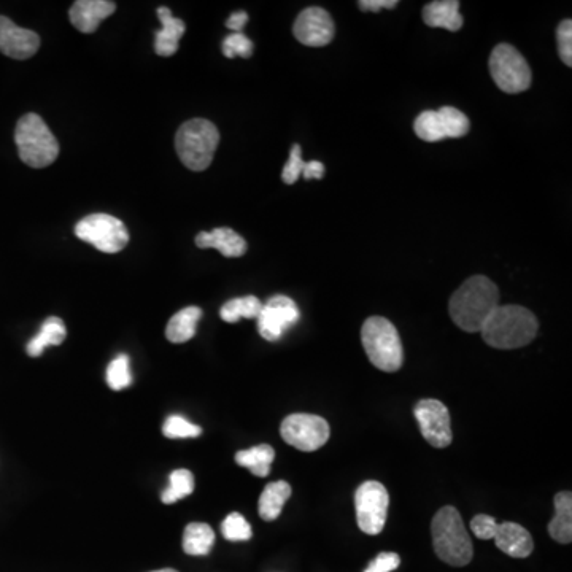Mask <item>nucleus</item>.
Listing matches in <instances>:
<instances>
[{
	"label": "nucleus",
	"instance_id": "nucleus-1",
	"mask_svg": "<svg viewBox=\"0 0 572 572\" xmlns=\"http://www.w3.org/2000/svg\"><path fill=\"white\" fill-rule=\"evenodd\" d=\"M499 306V290L484 275H474L452 294L449 314L453 323L466 333H480L491 312Z\"/></svg>",
	"mask_w": 572,
	"mask_h": 572
},
{
	"label": "nucleus",
	"instance_id": "nucleus-2",
	"mask_svg": "<svg viewBox=\"0 0 572 572\" xmlns=\"http://www.w3.org/2000/svg\"><path fill=\"white\" fill-rule=\"evenodd\" d=\"M538 318L522 306H501L499 304L480 329L490 347L498 350H515L526 347L538 336Z\"/></svg>",
	"mask_w": 572,
	"mask_h": 572
},
{
	"label": "nucleus",
	"instance_id": "nucleus-3",
	"mask_svg": "<svg viewBox=\"0 0 572 572\" xmlns=\"http://www.w3.org/2000/svg\"><path fill=\"white\" fill-rule=\"evenodd\" d=\"M434 552L447 565L461 568L471 563L474 549L460 512L452 506L437 511L431 523Z\"/></svg>",
	"mask_w": 572,
	"mask_h": 572
},
{
	"label": "nucleus",
	"instance_id": "nucleus-4",
	"mask_svg": "<svg viewBox=\"0 0 572 572\" xmlns=\"http://www.w3.org/2000/svg\"><path fill=\"white\" fill-rule=\"evenodd\" d=\"M15 142L21 161L26 166L43 169L58 159V139L37 113H28L18 121Z\"/></svg>",
	"mask_w": 572,
	"mask_h": 572
},
{
	"label": "nucleus",
	"instance_id": "nucleus-5",
	"mask_svg": "<svg viewBox=\"0 0 572 572\" xmlns=\"http://www.w3.org/2000/svg\"><path fill=\"white\" fill-rule=\"evenodd\" d=\"M220 143V132L212 121L194 118L180 126L175 136V150L190 171L202 172L212 164Z\"/></svg>",
	"mask_w": 572,
	"mask_h": 572
},
{
	"label": "nucleus",
	"instance_id": "nucleus-6",
	"mask_svg": "<svg viewBox=\"0 0 572 572\" xmlns=\"http://www.w3.org/2000/svg\"><path fill=\"white\" fill-rule=\"evenodd\" d=\"M361 344L374 368L383 372H396L404 363L401 337L390 320L371 317L361 328Z\"/></svg>",
	"mask_w": 572,
	"mask_h": 572
},
{
	"label": "nucleus",
	"instance_id": "nucleus-7",
	"mask_svg": "<svg viewBox=\"0 0 572 572\" xmlns=\"http://www.w3.org/2000/svg\"><path fill=\"white\" fill-rule=\"evenodd\" d=\"M490 74L503 93H523L531 86V69L522 53L509 43H499L495 50L491 51Z\"/></svg>",
	"mask_w": 572,
	"mask_h": 572
},
{
	"label": "nucleus",
	"instance_id": "nucleus-8",
	"mask_svg": "<svg viewBox=\"0 0 572 572\" xmlns=\"http://www.w3.org/2000/svg\"><path fill=\"white\" fill-rule=\"evenodd\" d=\"M75 236L110 255L120 253L129 242V232L123 221L107 213H93L78 221Z\"/></svg>",
	"mask_w": 572,
	"mask_h": 572
},
{
	"label": "nucleus",
	"instance_id": "nucleus-9",
	"mask_svg": "<svg viewBox=\"0 0 572 572\" xmlns=\"http://www.w3.org/2000/svg\"><path fill=\"white\" fill-rule=\"evenodd\" d=\"M471 128L468 116L455 107L426 110L417 116L414 131L425 142H441L444 139H460Z\"/></svg>",
	"mask_w": 572,
	"mask_h": 572
},
{
	"label": "nucleus",
	"instance_id": "nucleus-10",
	"mask_svg": "<svg viewBox=\"0 0 572 572\" xmlns=\"http://www.w3.org/2000/svg\"><path fill=\"white\" fill-rule=\"evenodd\" d=\"M390 495L380 482L368 480L355 493L356 522L363 533L377 536L387 522Z\"/></svg>",
	"mask_w": 572,
	"mask_h": 572
},
{
	"label": "nucleus",
	"instance_id": "nucleus-11",
	"mask_svg": "<svg viewBox=\"0 0 572 572\" xmlns=\"http://www.w3.org/2000/svg\"><path fill=\"white\" fill-rule=\"evenodd\" d=\"M283 441L301 452H315L328 442L329 423L320 415L291 414L280 426Z\"/></svg>",
	"mask_w": 572,
	"mask_h": 572
},
{
	"label": "nucleus",
	"instance_id": "nucleus-12",
	"mask_svg": "<svg viewBox=\"0 0 572 572\" xmlns=\"http://www.w3.org/2000/svg\"><path fill=\"white\" fill-rule=\"evenodd\" d=\"M414 415L420 426V433L429 445H433L436 449H445L452 444L450 412L444 402L437 399H422L415 406Z\"/></svg>",
	"mask_w": 572,
	"mask_h": 572
},
{
	"label": "nucleus",
	"instance_id": "nucleus-13",
	"mask_svg": "<svg viewBox=\"0 0 572 572\" xmlns=\"http://www.w3.org/2000/svg\"><path fill=\"white\" fill-rule=\"evenodd\" d=\"M301 314L293 299L277 294L263 304L258 315V333L269 342L279 341L280 337L298 323Z\"/></svg>",
	"mask_w": 572,
	"mask_h": 572
},
{
	"label": "nucleus",
	"instance_id": "nucleus-14",
	"mask_svg": "<svg viewBox=\"0 0 572 572\" xmlns=\"http://www.w3.org/2000/svg\"><path fill=\"white\" fill-rule=\"evenodd\" d=\"M334 32H336V26H334L333 16L329 15L325 8H306L294 21V37L306 47H326L333 42Z\"/></svg>",
	"mask_w": 572,
	"mask_h": 572
},
{
	"label": "nucleus",
	"instance_id": "nucleus-15",
	"mask_svg": "<svg viewBox=\"0 0 572 572\" xmlns=\"http://www.w3.org/2000/svg\"><path fill=\"white\" fill-rule=\"evenodd\" d=\"M39 48V35L16 26L7 16H0V53H4L8 58L24 61L32 58Z\"/></svg>",
	"mask_w": 572,
	"mask_h": 572
},
{
	"label": "nucleus",
	"instance_id": "nucleus-16",
	"mask_svg": "<svg viewBox=\"0 0 572 572\" xmlns=\"http://www.w3.org/2000/svg\"><path fill=\"white\" fill-rule=\"evenodd\" d=\"M115 10L116 4L110 0H77L70 7V23L83 34H93Z\"/></svg>",
	"mask_w": 572,
	"mask_h": 572
},
{
	"label": "nucleus",
	"instance_id": "nucleus-17",
	"mask_svg": "<svg viewBox=\"0 0 572 572\" xmlns=\"http://www.w3.org/2000/svg\"><path fill=\"white\" fill-rule=\"evenodd\" d=\"M493 539L496 547L512 558H528L534 549L531 534L522 525L514 522L499 523Z\"/></svg>",
	"mask_w": 572,
	"mask_h": 572
},
{
	"label": "nucleus",
	"instance_id": "nucleus-18",
	"mask_svg": "<svg viewBox=\"0 0 572 572\" xmlns=\"http://www.w3.org/2000/svg\"><path fill=\"white\" fill-rule=\"evenodd\" d=\"M196 245L202 250L215 248L226 258H240L247 253V242L231 228H217L210 232H199Z\"/></svg>",
	"mask_w": 572,
	"mask_h": 572
},
{
	"label": "nucleus",
	"instance_id": "nucleus-19",
	"mask_svg": "<svg viewBox=\"0 0 572 572\" xmlns=\"http://www.w3.org/2000/svg\"><path fill=\"white\" fill-rule=\"evenodd\" d=\"M161 29L155 34L156 55L171 58L178 51V43L185 34L186 26L180 18H175L167 7L158 8Z\"/></svg>",
	"mask_w": 572,
	"mask_h": 572
},
{
	"label": "nucleus",
	"instance_id": "nucleus-20",
	"mask_svg": "<svg viewBox=\"0 0 572 572\" xmlns=\"http://www.w3.org/2000/svg\"><path fill=\"white\" fill-rule=\"evenodd\" d=\"M423 21L429 28H442L457 32L463 28V16L458 0H436L423 8Z\"/></svg>",
	"mask_w": 572,
	"mask_h": 572
},
{
	"label": "nucleus",
	"instance_id": "nucleus-21",
	"mask_svg": "<svg viewBox=\"0 0 572 572\" xmlns=\"http://www.w3.org/2000/svg\"><path fill=\"white\" fill-rule=\"evenodd\" d=\"M555 517L549 523L550 538L560 544L572 541V495L571 491H560L555 496Z\"/></svg>",
	"mask_w": 572,
	"mask_h": 572
},
{
	"label": "nucleus",
	"instance_id": "nucleus-22",
	"mask_svg": "<svg viewBox=\"0 0 572 572\" xmlns=\"http://www.w3.org/2000/svg\"><path fill=\"white\" fill-rule=\"evenodd\" d=\"M202 317L199 307H186L169 320L166 328L167 341L172 344H185L196 336L198 323Z\"/></svg>",
	"mask_w": 572,
	"mask_h": 572
},
{
	"label": "nucleus",
	"instance_id": "nucleus-23",
	"mask_svg": "<svg viewBox=\"0 0 572 572\" xmlns=\"http://www.w3.org/2000/svg\"><path fill=\"white\" fill-rule=\"evenodd\" d=\"M291 496V485L285 480L272 482L266 485L261 498H259L258 511L259 515L266 522H274L282 514L283 506Z\"/></svg>",
	"mask_w": 572,
	"mask_h": 572
},
{
	"label": "nucleus",
	"instance_id": "nucleus-24",
	"mask_svg": "<svg viewBox=\"0 0 572 572\" xmlns=\"http://www.w3.org/2000/svg\"><path fill=\"white\" fill-rule=\"evenodd\" d=\"M66 337L67 329L64 321L58 317L47 318L43 321L39 334L29 342L26 352L31 358H39L45 352V348L51 347V345H61L62 342L66 341Z\"/></svg>",
	"mask_w": 572,
	"mask_h": 572
},
{
	"label": "nucleus",
	"instance_id": "nucleus-25",
	"mask_svg": "<svg viewBox=\"0 0 572 572\" xmlns=\"http://www.w3.org/2000/svg\"><path fill=\"white\" fill-rule=\"evenodd\" d=\"M215 544V533L207 523H190L183 533V550L193 557L209 555Z\"/></svg>",
	"mask_w": 572,
	"mask_h": 572
},
{
	"label": "nucleus",
	"instance_id": "nucleus-26",
	"mask_svg": "<svg viewBox=\"0 0 572 572\" xmlns=\"http://www.w3.org/2000/svg\"><path fill=\"white\" fill-rule=\"evenodd\" d=\"M275 452L271 445L261 444L248 450H240L236 455V463L242 468L252 471L253 476L266 477L271 472Z\"/></svg>",
	"mask_w": 572,
	"mask_h": 572
},
{
	"label": "nucleus",
	"instance_id": "nucleus-27",
	"mask_svg": "<svg viewBox=\"0 0 572 572\" xmlns=\"http://www.w3.org/2000/svg\"><path fill=\"white\" fill-rule=\"evenodd\" d=\"M263 304L256 296H244V298L231 299L221 307L220 317L226 323H237L240 318H258Z\"/></svg>",
	"mask_w": 572,
	"mask_h": 572
},
{
	"label": "nucleus",
	"instance_id": "nucleus-28",
	"mask_svg": "<svg viewBox=\"0 0 572 572\" xmlns=\"http://www.w3.org/2000/svg\"><path fill=\"white\" fill-rule=\"evenodd\" d=\"M169 488L164 491L163 499L164 504H174L180 499L190 496L194 491V476L193 472L188 471V469H177V471L172 472L171 477H169Z\"/></svg>",
	"mask_w": 572,
	"mask_h": 572
},
{
	"label": "nucleus",
	"instance_id": "nucleus-29",
	"mask_svg": "<svg viewBox=\"0 0 572 572\" xmlns=\"http://www.w3.org/2000/svg\"><path fill=\"white\" fill-rule=\"evenodd\" d=\"M107 383L113 391H121L132 385L131 360L128 355L116 356L107 368Z\"/></svg>",
	"mask_w": 572,
	"mask_h": 572
},
{
	"label": "nucleus",
	"instance_id": "nucleus-30",
	"mask_svg": "<svg viewBox=\"0 0 572 572\" xmlns=\"http://www.w3.org/2000/svg\"><path fill=\"white\" fill-rule=\"evenodd\" d=\"M221 533L223 538L231 542L248 541L253 536L252 526L245 520L244 515L237 512L229 514L225 522L221 523Z\"/></svg>",
	"mask_w": 572,
	"mask_h": 572
},
{
	"label": "nucleus",
	"instance_id": "nucleus-31",
	"mask_svg": "<svg viewBox=\"0 0 572 572\" xmlns=\"http://www.w3.org/2000/svg\"><path fill=\"white\" fill-rule=\"evenodd\" d=\"M163 434L169 439H191L201 436L202 428L188 422L182 415H171L164 422Z\"/></svg>",
	"mask_w": 572,
	"mask_h": 572
},
{
	"label": "nucleus",
	"instance_id": "nucleus-32",
	"mask_svg": "<svg viewBox=\"0 0 572 572\" xmlns=\"http://www.w3.org/2000/svg\"><path fill=\"white\" fill-rule=\"evenodd\" d=\"M223 53L229 59L236 56L248 59L253 55V42L242 32H232L223 40Z\"/></svg>",
	"mask_w": 572,
	"mask_h": 572
},
{
	"label": "nucleus",
	"instance_id": "nucleus-33",
	"mask_svg": "<svg viewBox=\"0 0 572 572\" xmlns=\"http://www.w3.org/2000/svg\"><path fill=\"white\" fill-rule=\"evenodd\" d=\"M306 161L302 159V148L299 145H293L291 148L290 159L283 167L282 180L286 185H294L302 177Z\"/></svg>",
	"mask_w": 572,
	"mask_h": 572
},
{
	"label": "nucleus",
	"instance_id": "nucleus-34",
	"mask_svg": "<svg viewBox=\"0 0 572 572\" xmlns=\"http://www.w3.org/2000/svg\"><path fill=\"white\" fill-rule=\"evenodd\" d=\"M558 53L566 66H572V21H561L557 31Z\"/></svg>",
	"mask_w": 572,
	"mask_h": 572
},
{
	"label": "nucleus",
	"instance_id": "nucleus-35",
	"mask_svg": "<svg viewBox=\"0 0 572 572\" xmlns=\"http://www.w3.org/2000/svg\"><path fill=\"white\" fill-rule=\"evenodd\" d=\"M498 525L499 523L496 522L495 517L480 514L472 518L471 531L476 534L477 538L482 539V541H490V539L495 538Z\"/></svg>",
	"mask_w": 572,
	"mask_h": 572
},
{
	"label": "nucleus",
	"instance_id": "nucleus-36",
	"mask_svg": "<svg viewBox=\"0 0 572 572\" xmlns=\"http://www.w3.org/2000/svg\"><path fill=\"white\" fill-rule=\"evenodd\" d=\"M399 565H401V558H399L398 553L383 552L369 563L364 572H391L398 569Z\"/></svg>",
	"mask_w": 572,
	"mask_h": 572
},
{
	"label": "nucleus",
	"instance_id": "nucleus-37",
	"mask_svg": "<svg viewBox=\"0 0 572 572\" xmlns=\"http://www.w3.org/2000/svg\"><path fill=\"white\" fill-rule=\"evenodd\" d=\"M358 5L363 12H380L382 8L393 10V8L398 7L399 2L398 0H361Z\"/></svg>",
	"mask_w": 572,
	"mask_h": 572
},
{
	"label": "nucleus",
	"instance_id": "nucleus-38",
	"mask_svg": "<svg viewBox=\"0 0 572 572\" xmlns=\"http://www.w3.org/2000/svg\"><path fill=\"white\" fill-rule=\"evenodd\" d=\"M302 177L306 178V180H312V178L320 180V178L325 177V164H321L320 161L306 163L304 171H302Z\"/></svg>",
	"mask_w": 572,
	"mask_h": 572
},
{
	"label": "nucleus",
	"instance_id": "nucleus-39",
	"mask_svg": "<svg viewBox=\"0 0 572 572\" xmlns=\"http://www.w3.org/2000/svg\"><path fill=\"white\" fill-rule=\"evenodd\" d=\"M247 23V12H236L229 16V20L226 21V28L231 29L232 32H242Z\"/></svg>",
	"mask_w": 572,
	"mask_h": 572
},
{
	"label": "nucleus",
	"instance_id": "nucleus-40",
	"mask_svg": "<svg viewBox=\"0 0 572 572\" xmlns=\"http://www.w3.org/2000/svg\"><path fill=\"white\" fill-rule=\"evenodd\" d=\"M151 572H178L175 569L167 568V569H159V571H151Z\"/></svg>",
	"mask_w": 572,
	"mask_h": 572
}]
</instances>
